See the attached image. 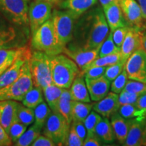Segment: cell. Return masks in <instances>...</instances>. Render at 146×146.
<instances>
[{
  "instance_id": "1",
  "label": "cell",
  "mask_w": 146,
  "mask_h": 146,
  "mask_svg": "<svg viewBox=\"0 0 146 146\" xmlns=\"http://www.w3.org/2000/svg\"><path fill=\"white\" fill-rule=\"evenodd\" d=\"M109 26L101 8L89 11L80 20L78 29L85 39L83 48L85 50L100 48L109 34Z\"/></svg>"
},
{
  "instance_id": "2",
  "label": "cell",
  "mask_w": 146,
  "mask_h": 146,
  "mask_svg": "<svg viewBox=\"0 0 146 146\" xmlns=\"http://www.w3.org/2000/svg\"><path fill=\"white\" fill-rule=\"evenodd\" d=\"M50 67L53 83L64 89H70L80 68L72 59L64 54L50 56Z\"/></svg>"
},
{
  "instance_id": "3",
  "label": "cell",
  "mask_w": 146,
  "mask_h": 146,
  "mask_svg": "<svg viewBox=\"0 0 146 146\" xmlns=\"http://www.w3.org/2000/svg\"><path fill=\"white\" fill-rule=\"evenodd\" d=\"M31 45L35 51L44 52L50 56L62 53L64 47L58 39L52 18L32 34Z\"/></svg>"
},
{
  "instance_id": "4",
  "label": "cell",
  "mask_w": 146,
  "mask_h": 146,
  "mask_svg": "<svg viewBox=\"0 0 146 146\" xmlns=\"http://www.w3.org/2000/svg\"><path fill=\"white\" fill-rule=\"evenodd\" d=\"M29 58L22 66L18 77L8 85L0 89V100L22 102L27 93L33 86Z\"/></svg>"
},
{
  "instance_id": "5",
  "label": "cell",
  "mask_w": 146,
  "mask_h": 146,
  "mask_svg": "<svg viewBox=\"0 0 146 146\" xmlns=\"http://www.w3.org/2000/svg\"><path fill=\"white\" fill-rule=\"evenodd\" d=\"M29 62L34 85L43 89L53 84L50 56L44 52L35 51L31 55Z\"/></svg>"
},
{
  "instance_id": "6",
  "label": "cell",
  "mask_w": 146,
  "mask_h": 146,
  "mask_svg": "<svg viewBox=\"0 0 146 146\" xmlns=\"http://www.w3.org/2000/svg\"><path fill=\"white\" fill-rule=\"evenodd\" d=\"M80 16L68 10H54L52 18L58 39L63 47H66L73 38L74 23Z\"/></svg>"
},
{
  "instance_id": "7",
  "label": "cell",
  "mask_w": 146,
  "mask_h": 146,
  "mask_svg": "<svg viewBox=\"0 0 146 146\" xmlns=\"http://www.w3.org/2000/svg\"><path fill=\"white\" fill-rule=\"evenodd\" d=\"M70 129V124L59 112L52 111L43 127V133L52 139L56 145H65Z\"/></svg>"
},
{
  "instance_id": "8",
  "label": "cell",
  "mask_w": 146,
  "mask_h": 146,
  "mask_svg": "<svg viewBox=\"0 0 146 146\" xmlns=\"http://www.w3.org/2000/svg\"><path fill=\"white\" fill-rule=\"evenodd\" d=\"M0 13L18 26L29 24L28 0H0Z\"/></svg>"
},
{
  "instance_id": "9",
  "label": "cell",
  "mask_w": 146,
  "mask_h": 146,
  "mask_svg": "<svg viewBox=\"0 0 146 146\" xmlns=\"http://www.w3.org/2000/svg\"><path fill=\"white\" fill-rule=\"evenodd\" d=\"M52 3L45 0H35L29 7V24L33 34L51 18Z\"/></svg>"
},
{
  "instance_id": "10",
  "label": "cell",
  "mask_w": 146,
  "mask_h": 146,
  "mask_svg": "<svg viewBox=\"0 0 146 146\" xmlns=\"http://www.w3.org/2000/svg\"><path fill=\"white\" fill-rule=\"evenodd\" d=\"M125 68L128 78L146 83V52L142 47L136 50L128 58Z\"/></svg>"
},
{
  "instance_id": "11",
  "label": "cell",
  "mask_w": 146,
  "mask_h": 146,
  "mask_svg": "<svg viewBox=\"0 0 146 146\" xmlns=\"http://www.w3.org/2000/svg\"><path fill=\"white\" fill-rule=\"evenodd\" d=\"M100 48L85 50L83 47H64L62 53L75 62L81 72L99 56Z\"/></svg>"
},
{
  "instance_id": "12",
  "label": "cell",
  "mask_w": 146,
  "mask_h": 146,
  "mask_svg": "<svg viewBox=\"0 0 146 146\" xmlns=\"http://www.w3.org/2000/svg\"><path fill=\"white\" fill-rule=\"evenodd\" d=\"M123 16L129 27L141 29L145 27L140 5L135 0H118Z\"/></svg>"
},
{
  "instance_id": "13",
  "label": "cell",
  "mask_w": 146,
  "mask_h": 146,
  "mask_svg": "<svg viewBox=\"0 0 146 146\" xmlns=\"http://www.w3.org/2000/svg\"><path fill=\"white\" fill-rule=\"evenodd\" d=\"M143 34L141 29L129 27L123 44L120 47L121 60L127 62L128 58L133 53L141 47V39Z\"/></svg>"
},
{
  "instance_id": "14",
  "label": "cell",
  "mask_w": 146,
  "mask_h": 146,
  "mask_svg": "<svg viewBox=\"0 0 146 146\" xmlns=\"http://www.w3.org/2000/svg\"><path fill=\"white\" fill-rule=\"evenodd\" d=\"M85 79L89 96L92 101H100L109 93L111 82L108 81L104 75L100 78H85Z\"/></svg>"
},
{
  "instance_id": "15",
  "label": "cell",
  "mask_w": 146,
  "mask_h": 146,
  "mask_svg": "<svg viewBox=\"0 0 146 146\" xmlns=\"http://www.w3.org/2000/svg\"><path fill=\"white\" fill-rule=\"evenodd\" d=\"M146 124V117L139 116L131 120L127 139L124 145L127 146L143 145V135Z\"/></svg>"
},
{
  "instance_id": "16",
  "label": "cell",
  "mask_w": 146,
  "mask_h": 146,
  "mask_svg": "<svg viewBox=\"0 0 146 146\" xmlns=\"http://www.w3.org/2000/svg\"><path fill=\"white\" fill-rule=\"evenodd\" d=\"M119 107L118 95L114 92H110L103 99L94 104L93 109L103 117L110 118L118 112Z\"/></svg>"
},
{
  "instance_id": "17",
  "label": "cell",
  "mask_w": 146,
  "mask_h": 146,
  "mask_svg": "<svg viewBox=\"0 0 146 146\" xmlns=\"http://www.w3.org/2000/svg\"><path fill=\"white\" fill-rule=\"evenodd\" d=\"M103 9L106 19L111 31L119 27H129L125 21L119 3H112Z\"/></svg>"
},
{
  "instance_id": "18",
  "label": "cell",
  "mask_w": 146,
  "mask_h": 146,
  "mask_svg": "<svg viewBox=\"0 0 146 146\" xmlns=\"http://www.w3.org/2000/svg\"><path fill=\"white\" fill-rule=\"evenodd\" d=\"M31 53L30 52L20 56L12 65L7 68L2 74L0 75V89L3 88L12 82H13L21 72L22 66L28 58H30Z\"/></svg>"
},
{
  "instance_id": "19",
  "label": "cell",
  "mask_w": 146,
  "mask_h": 146,
  "mask_svg": "<svg viewBox=\"0 0 146 146\" xmlns=\"http://www.w3.org/2000/svg\"><path fill=\"white\" fill-rule=\"evenodd\" d=\"M18 102L0 100V124L8 133L11 125L15 120Z\"/></svg>"
},
{
  "instance_id": "20",
  "label": "cell",
  "mask_w": 146,
  "mask_h": 146,
  "mask_svg": "<svg viewBox=\"0 0 146 146\" xmlns=\"http://www.w3.org/2000/svg\"><path fill=\"white\" fill-rule=\"evenodd\" d=\"M30 52L26 47L16 48H0V75L20 56Z\"/></svg>"
},
{
  "instance_id": "21",
  "label": "cell",
  "mask_w": 146,
  "mask_h": 146,
  "mask_svg": "<svg viewBox=\"0 0 146 146\" xmlns=\"http://www.w3.org/2000/svg\"><path fill=\"white\" fill-rule=\"evenodd\" d=\"M71 98L74 101L91 102V98L87 89L85 76L80 73L73 81L69 89Z\"/></svg>"
},
{
  "instance_id": "22",
  "label": "cell",
  "mask_w": 146,
  "mask_h": 146,
  "mask_svg": "<svg viewBox=\"0 0 146 146\" xmlns=\"http://www.w3.org/2000/svg\"><path fill=\"white\" fill-rule=\"evenodd\" d=\"M110 117V123L115 137L120 143L124 145L129 132L131 118L130 120L125 118L117 112L112 114Z\"/></svg>"
},
{
  "instance_id": "23",
  "label": "cell",
  "mask_w": 146,
  "mask_h": 146,
  "mask_svg": "<svg viewBox=\"0 0 146 146\" xmlns=\"http://www.w3.org/2000/svg\"><path fill=\"white\" fill-rule=\"evenodd\" d=\"M98 0H63L58 3L60 8L68 10L81 16L95 5Z\"/></svg>"
},
{
  "instance_id": "24",
  "label": "cell",
  "mask_w": 146,
  "mask_h": 146,
  "mask_svg": "<svg viewBox=\"0 0 146 146\" xmlns=\"http://www.w3.org/2000/svg\"><path fill=\"white\" fill-rule=\"evenodd\" d=\"M16 37V31L12 23L0 13V48H5Z\"/></svg>"
},
{
  "instance_id": "25",
  "label": "cell",
  "mask_w": 146,
  "mask_h": 146,
  "mask_svg": "<svg viewBox=\"0 0 146 146\" xmlns=\"http://www.w3.org/2000/svg\"><path fill=\"white\" fill-rule=\"evenodd\" d=\"M72 101L68 89H64L58 106L59 112L68 123L72 122Z\"/></svg>"
},
{
  "instance_id": "26",
  "label": "cell",
  "mask_w": 146,
  "mask_h": 146,
  "mask_svg": "<svg viewBox=\"0 0 146 146\" xmlns=\"http://www.w3.org/2000/svg\"><path fill=\"white\" fill-rule=\"evenodd\" d=\"M64 89V88L58 87L54 83L43 89V96L52 112H58V103Z\"/></svg>"
},
{
  "instance_id": "27",
  "label": "cell",
  "mask_w": 146,
  "mask_h": 146,
  "mask_svg": "<svg viewBox=\"0 0 146 146\" xmlns=\"http://www.w3.org/2000/svg\"><path fill=\"white\" fill-rule=\"evenodd\" d=\"M95 135L100 139V141L104 143H112L114 140L115 135L110 122L108 118L104 117L96 126Z\"/></svg>"
},
{
  "instance_id": "28",
  "label": "cell",
  "mask_w": 146,
  "mask_h": 146,
  "mask_svg": "<svg viewBox=\"0 0 146 146\" xmlns=\"http://www.w3.org/2000/svg\"><path fill=\"white\" fill-rule=\"evenodd\" d=\"M43 89L41 87L33 85L25 96L22 103L25 106L34 109L43 102Z\"/></svg>"
},
{
  "instance_id": "29",
  "label": "cell",
  "mask_w": 146,
  "mask_h": 146,
  "mask_svg": "<svg viewBox=\"0 0 146 146\" xmlns=\"http://www.w3.org/2000/svg\"><path fill=\"white\" fill-rule=\"evenodd\" d=\"M94 104L90 102L72 101V120L84 122L91 112Z\"/></svg>"
},
{
  "instance_id": "30",
  "label": "cell",
  "mask_w": 146,
  "mask_h": 146,
  "mask_svg": "<svg viewBox=\"0 0 146 146\" xmlns=\"http://www.w3.org/2000/svg\"><path fill=\"white\" fill-rule=\"evenodd\" d=\"M42 129L35 124H33L19 138L16 143H14L16 146H29L35 141V140L41 135Z\"/></svg>"
},
{
  "instance_id": "31",
  "label": "cell",
  "mask_w": 146,
  "mask_h": 146,
  "mask_svg": "<svg viewBox=\"0 0 146 146\" xmlns=\"http://www.w3.org/2000/svg\"><path fill=\"white\" fill-rule=\"evenodd\" d=\"M15 120L27 127L32 125L35 121L34 109L25 106L23 104H21L18 102Z\"/></svg>"
},
{
  "instance_id": "32",
  "label": "cell",
  "mask_w": 146,
  "mask_h": 146,
  "mask_svg": "<svg viewBox=\"0 0 146 146\" xmlns=\"http://www.w3.org/2000/svg\"><path fill=\"white\" fill-rule=\"evenodd\" d=\"M52 112V110L46 102L43 101L34 108L35 121L34 123L43 129L47 118Z\"/></svg>"
},
{
  "instance_id": "33",
  "label": "cell",
  "mask_w": 146,
  "mask_h": 146,
  "mask_svg": "<svg viewBox=\"0 0 146 146\" xmlns=\"http://www.w3.org/2000/svg\"><path fill=\"white\" fill-rule=\"evenodd\" d=\"M121 54H120V52L116 54H113L111 55H108V56H103V57H99L94 60V61L89 64L88 66L84 70L86 69L91 68L93 66H109L113 65L114 64H116L121 61ZM83 70V71H84Z\"/></svg>"
},
{
  "instance_id": "34",
  "label": "cell",
  "mask_w": 146,
  "mask_h": 146,
  "mask_svg": "<svg viewBox=\"0 0 146 146\" xmlns=\"http://www.w3.org/2000/svg\"><path fill=\"white\" fill-rule=\"evenodd\" d=\"M120 52V48L116 46L112 39V33L111 31L108 34L106 39L103 42L99 51V57L116 54Z\"/></svg>"
},
{
  "instance_id": "35",
  "label": "cell",
  "mask_w": 146,
  "mask_h": 146,
  "mask_svg": "<svg viewBox=\"0 0 146 146\" xmlns=\"http://www.w3.org/2000/svg\"><path fill=\"white\" fill-rule=\"evenodd\" d=\"M118 112L127 119L144 116L143 111L138 108L135 104H125L120 106Z\"/></svg>"
},
{
  "instance_id": "36",
  "label": "cell",
  "mask_w": 146,
  "mask_h": 146,
  "mask_svg": "<svg viewBox=\"0 0 146 146\" xmlns=\"http://www.w3.org/2000/svg\"><path fill=\"white\" fill-rule=\"evenodd\" d=\"M101 119V115L97 113L96 111H91V112L83 122L87 129V136L95 135V130H96V126L98 125Z\"/></svg>"
},
{
  "instance_id": "37",
  "label": "cell",
  "mask_w": 146,
  "mask_h": 146,
  "mask_svg": "<svg viewBox=\"0 0 146 146\" xmlns=\"http://www.w3.org/2000/svg\"><path fill=\"white\" fill-rule=\"evenodd\" d=\"M128 75L125 68L120 72V74L116 77L114 81H112L110 85V90L115 94H119L125 89V87L128 81Z\"/></svg>"
},
{
  "instance_id": "38",
  "label": "cell",
  "mask_w": 146,
  "mask_h": 146,
  "mask_svg": "<svg viewBox=\"0 0 146 146\" xmlns=\"http://www.w3.org/2000/svg\"><path fill=\"white\" fill-rule=\"evenodd\" d=\"M27 129V126L23 125L19 122L14 120L11 125L8 131V135L12 140V143H16L19 138L23 135Z\"/></svg>"
},
{
  "instance_id": "39",
  "label": "cell",
  "mask_w": 146,
  "mask_h": 146,
  "mask_svg": "<svg viewBox=\"0 0 146 146\" xmlns=\"http://www.w3.org/2000/svg\"><path fill=\"white\" fill-rule=\"evenodd\" d=\"M125 61H120L119 62L109 66L106 67V69L104 76L108 81L112 82L120 74L125 68Z\"/></svg>"
},
{
  "instance_id": "40",
  "label": "cell",
  "mask_w": 146,
  "mask_h": 146,
  "mask_svg": "<svg viewBox=\"0 0 146 146\" xmlns=\"http://www.w3.org/2000/svg\"><path fill=\"white\" fill-rule=\"evenodd\" d=\"M124 89L133 94L141 96L146 94V83L131 79L128 80Z\"/></svg>"
},
{
  "instance_id": "41",
  "label": "cell",
  "mask_w": 146,
  "mask_h": 146,
  "mask_svg": "<svg viewBox=\"0 0 146 146\" xmlns=\"http://www.w3.org/2000/svg\"><path fill=\"white\" fill-rule=\"evenodd\" d=\"M118 96V102L120 106L125 104H135L139 98V95L133 94L123 89Z\"/></svg>"
},
{
  "instance_id": "42",
  "label": "cell",
  "mask_w": 146,
  "mask_h": 146,
  "mask_svg": "<svg viewBox=\"0 0 146 146\" xmlns=\"http://www.w3.org/2000/svg\"><path fill=\"white\" fill-rule=\"evenodd\" d=\"M129 27H119L112 31V39L114 43L116 46L118 47H121L123 44L124 39H125L126 35H127L128 31H129Z\"/></svg>"
},
{
  "instance_id": "43",
  "label": "cell",
  "mask_w": 146,
  "mask_h": 146,
  "mask_svg": "<svg viewBox=\"0 0 146 146\" xmlns=\"http://www.w3.org/2000/svg\"><path fill=\"white\" fill-rule=\"evenodd\" d=\"M106 66H93L81 72L86 78H97L104 76L105 74Z\"/></svg>"
},
{
  "instance_id": "44",
  "label": "cell",
  "mask_w": 146,
  "mask_h": 146,
  "mask_svg": "<svg viewBox=\"0 0 146 146\" xmlns=\"http://www.w3.org/2000/svg\"><path fill=\"white\" fill-rule=\"evenodd\" d=\"M83 145V141L80 138L78 134L74 130V129L71 125L70 131L68 137H67L65 145L68 146H82Z\"/></svg>"
},
{
  "instance_id": "45",
  "label": "cell",
  "mask_w": 146,
  "mask_h": 146,
  "mask_svg": "<svg viewBox=\"0 0 146 146\" xmlns=\"http://www.w3.org/2000/svg\"><path fill=\"white\" fill-rule=\"evenodd\" d=\"M71 124H72L71 125L72 126L73 128H74V130H75L76 133L78 134V135L79 136L80 138L84 141L85 139L86 138L87 136V132L83 122L74 121V120H72Z\"/></svg>"
},
{
  "instance_id": "46",
  "label": "cell",
  "mask_w": 146,
  "mask_h": 146,
  "mask_svg": "<svg viewBox=\"0 0 146 146\" xmlns=\"http://www.w3.org/2000/svg\"><path fill=\"white\" fill-rule=\"evenodd\" d=\"M32 146H54L56 145L54 141L45 135H40L31 144Z\"/></svg>"
},
{
  "instance_id": "47",
  "label": "cell",
  "mask_w": 146,
  "mask_h": 146,
  "mask_svg": "<svg viewBox=\"0 0 146 146\" xmlns=\"http://www.w3.org/2000/svg\"><path fill=\"white\" fill-rule=\"evenodd\" d=\"M12 145V142L8 133L0 124V146H9Z\"/></svg>"
},
{
  "instance_id": "48",
  "label": "cell",
  "mask_w": 146,
  "mask_h": 146,
  "mask_svg": "<svg viewBox=\"0 0 146 146\" xmlns=\"http://www.w3.org/2000/svg\"><path fill=\"white\" fill-rule=\"evenodd\" d=\"M84 146H100L101 145V141L98 137L94 136H87L85 139L83 141Z\"/></svg>"
},
{
  "instance_id": "49",
  "label": "cell",
  "mask_w": 146,
  "mask_h": 146,
  "mask_svg": "<svg viewBox=\"0 0 146 146\" xmlns=\"http://www.w3.org/2000/svg\"><path fill=\"white\" fill-rule=\"evenodd\" d=\"M137 107L141 110L143 111V112L146 110V94H142L139 96L135 104ZM144 114V113H143Z\"/></svg>"
},
{
  "instance_id": "50",
  "label": "cell",
  "mask_w": 146,
  "mask_h": 146,
  "mask_svg": "<svg viewBox=\"0 0 146 146\" xmlns=\"http://www.w3.org/2000/svg\"><path fill=\"white\" fill-rule=\"evenodd\" d=\"M137 1L141 8L142 16L146 20V0H137Z\"/></svg>"
},
{
  "instance_id": "51",
  "label": "cell",
  "mask_w": 146,
  "mask_h": 146,
  "mask_svg": "<svg viewBox=\"0 0 146 146\" xmlns=\"http://www.w3.org/2000/svg\"><path fill=\"white\" fill-rule=\"evenodd\" d=\"M100 4L103 8L107 6L111 3H114V2H118V0H99Z\"/></svg>"
},
{
  "instance_id": "52",
  "label": "cell",
  "mask_w": 146,
  "mask_h": 146,
  "mask_svg": "<svg viewBox=\"0 0 146 146\" xmlns=\"http://www.w3.org/2000/svg\"><path fill=\"white\" fill-rule=\"evenodd\" d=\"M141 47L146 52V34L143 35L141 39Z\"/></svg>"
},
{
  "instance_id": "53",
  "label": "cell",
  "mask_w": 146,
  "mask_h": 146,
  "mask_svg": "<svg viewBox=\"0 0 146 146\" xmlns=\"http://www.w3.org/2000/svg\"><path fill=\"white\" fill-rule=\"evenodd\" d=\"M143 145H146V124L143 135Z\"/></svg>"
},
{
  "instance_id": "54",
  "label": "cell",
  "mask_w": 146,
  "mask_h": 146,
  "mask_svg": "<svg viewBox=\"0 0 146 146\" xmlns=\"http://www.w3.org/2000/svg\"><path fill=\"white\" fill-rule=\"evenodd\" d=\"M45 1H50V2L52 3L53 4H56V3H60L62 1H63V0H45Z\"/></svg>"
},
{
  "instance_id": "55",
  "label": "cell",
  "mask_w": 146,
  "mask_h": 146,
  "mask_svg": "<svg viewBox=\"0 0 146 146\" xmlns=\"http://www.w3.org/2000/svg\"><path fill=\"white\" fill-rule=\"evenodd\" d=\"M143 116H145V117H146V110L144 112V114H143Z\"/></svg>"
}]
</instances>
